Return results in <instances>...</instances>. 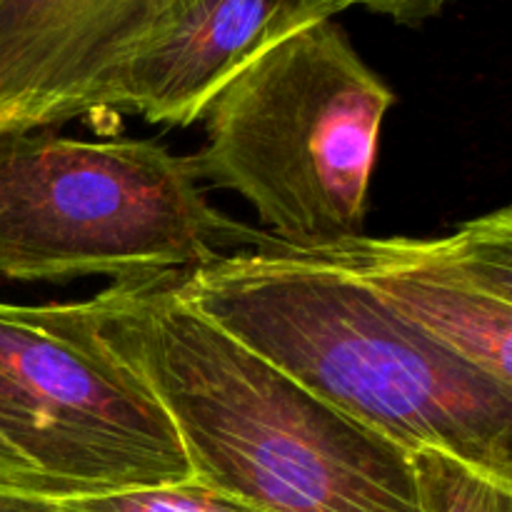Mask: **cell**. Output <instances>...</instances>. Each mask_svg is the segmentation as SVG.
<instances>
[{
    "label": "cell",
    "instance_id": "8992f818",
    "mask_svg": "<svg viewBox=\"0 0 512 512\" xmlns=\"http://www.w3.org/2000/svg\"><path fill=\"white\" fill-rule=\"evenodd\" d=\"M358 278L415 330L512 388V210L440 238H358L308 250Z\"/></svg>",
    "mask_w": 512,
    "mask_h": 512
},
{
    "label": "cell",
    "instance_id": "3957f363",
    "mask_svg": "<svg viewBox=\"0 0 512 512\" xmlns=\"http://www.w3.org/2000/svg\"><path fill=\"white\" fill-rule=\"evenodd\" d=\"M395 105L333 18L315 20L235 70L205 105L198 180L233 190L298 250L363 235L380 130Z\"/></svg>",
    "mask_w": 512,
    "mask_h": 512
},
{
    "label": "cell",
    "instance_id": "52a82bcc",
    "mask_svg": "<svg viewBox=\"0 0 512 512\" xmlns=\"http://www.w3.org/2000/svg\"><path fill=\"white\" fill-rule=\"evenodd\" d=\"M178 0H0V133L100 113Z\"/></svg>",
    "mask_w": 512,
    "mask_h": 512
},
{
    "label": "cell",
    "instance_id": "5b68a950",
    "mask_svg": "<svg viewBox=\"0 0 512 512\" xmlns=\"http://www.w3.org/2000/svg\"><path fill=\"white\" fill-rule=\"evenodd\" d=\"M193 478L168 413L85 303H0V493L90 498Z\"/></svg>",
    "mask_w": 512,
    "mask_h": 512
},
{
    "label": "cell",
    "instance_id": "30bf717a",
    "mask_svg": "<svg viewBox=\"0 0 512 512\" xmlns=\"http://www.w3.org/2000/svg\"><path fill=\"white\" fill-rule=\"evenodd\" d=\"M55 512H268L235 495L198 483L195 478L183 483L155 485V488L120 490L90 498L55 500Z\"/></svg>",
    "mask_w": 512,
    "mask_h": 512
},
{
    "label": "cell",
    "instance_id": "6da1fadb",
    "mask_svg": "<svg viewBox=\"0 0 512 512\" xmlns=\"http://www.w3.org/2000/svg\"><path fill=\"white\" fill-rule=\"evenodd\" d=\"M178 273L88 300L100 340L168 413L198 483L268 512H418L410 455L190 308Z\"/></svg>",
    "mask_w": 512,
    "mask_h": 512
},
{
    "label": "cell",
    "instance_id": "ba28073f",
    "mask_svg": "<svg viewBox=\"0 0 512 512\" xmlns=\"http://www.w3.org/2000/svg\"><path fill=\"white\" fill-rule=\"evenodd\" d=\"M340 10L338 0H178L163 28L118 70L100 113L193 125L235 70L285 35Z\"/></svg>",
    "mask_w": 512,
    "mask_h": 512
},
{
    "label": "cell",
    "instance_id": "277c9868",
    "mask_svg": "<svg viewBox=\"0 0 512 512\" xmlns=\"http://www.w3.org/2000/svg\"><path fill=\"white\" fill-rule=\"evenodd\" d=\"M290 248L205 198L190 155L155 140L0 133V275L20 283L185 273Z\"/></svg>",
    "mask_w": 512,
    "mask_h": 512
},
{
    "label": "cell",
    "instance_id": "8fae6325",
    "mask_svg": "<svg viewBox=\"0 0 512 512\" xmlns=\"http://www.w3.org/2000/svg\"><path fill=\"white\" fill-rule=\"evenodd\" d=\"M338 3L343 5V10L360 5V8L385 15V18L395 20V23L415 25L438 15L448 0H338Z\"/></svg>",
    "mask_w": 512,
    "mask_h": 512
},
{
    "label": "cell",
    "instance_id": "7a4b0ae2",
    "mask_svg": "<svg viewBox=\"0 0 512 512\" xmlns=\"http://www.w3.org/2000/svg\"><path fill=\"white\" fill-rule=\"evenodd\" d=\"M180 298L313 398L405 453L440 450L512 483V388L435 345L370 288L298 248L175 275Z\"/></svg>",
    "mask_w": 512,
    "mask_h": 512
},
{
    "label": "cell",
    "instance_id": "9c48e42d",
    "mask_svg": "<svg viewBox=\"0 0 512 512\" xmlns=\"http://www.w3.org/2000/svg\"><path fill=\"white\" fill-rule=\"evenodd\" d=\"M418 512H512V483L440 450H415Z\"/></svg>",
    "mask_w": 512,
    "mask_h": 512
}]
</instances>
